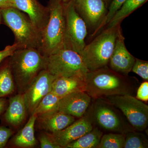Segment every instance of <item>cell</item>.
I'll return each instance as SVG.
<instances>
[{"mask_svg": "<svg viewBox=\"0 0 148 148\" xmlns=\"http://www.w3.org/2000/svg\"><path fill=\"white\" fill-rule=\"evenodd\" d=\"M61 1H62L63 2L66 3L67 2L69 1H70V0H61Z\"/></svg>", "mask_w": 148, "mask_h": 148, "instance_id": "obj_36", "label": "cell"}, {"mask_svg": "<svg viewBox=\"0 0 148 148\" xmlns=\"http://www.w3.org/2000/svg\"><path fill=\"white\" fill-rule=\"evenodd\" d=\"M131 71L137 74L140 77L148 80V62L135 58V62Z\"/></svg>", "mask_w": 148, "mask_h": 148, "instance_id": "obj_27", "label": "cell"}, {"mask_svg": "<svg viewBox=\"0 0 148 148\" xmlns=\"http://www.w3.org/2000/svg\"><path fill=\"white\" fill-rule=\"evenodd\" d=\"M56 77L46 69L42 70L23 93L28 114H33L44 97L51 92L52 83Z\"/></svg>", "mask_w": 148, "mask_h": 148, "instance_id": "obj_10", "label": "cell"}, {"mask_svg": "<svg viewBox=\"0 0 148 148\" xmlns=\"http://www.w3.org/2000/svg\"><path fill=\"white\" fill-rule=\"evenodd\" d=\"M15 90V82L7 58L0 66V97L5 98Z\"/></svg>", "mask_w": 148, "mask_h": 148, "instance_id": "obj_20", "label": "cell"}, {"mask_svg": "<svg viewBox=\"0 0 148 148\" xmlns=\"http://www.w3.org/2000/svg\"><path fill=\"white\" fill-rule=\"evenodd\" d=\"M118 109L136 131H143L148 125V106L135 96L129 95L102 98Z\"/></svg>", "mask_w": 148, "mask_h": 148, "instance_id": "obj_8", "label": "cell"}, {"mask_svg": "<svg viewBox=\"0 0 148 148\" xmlns=\"http://www.w3.org/2000/svg\"><path fill=\"white\" fill-rule=\"evenodd\" d=\"M64 9L66 25L64 48L81 55L86 45L87 25L76 10L72 0L64 3Z\"/></svg>", "mask_w": 148, "mask_h": 148, "instance_id": "obj_9", "label": "cell"}, {"mask_svg": "<svg viewBox=\"0 0 148 148\" xmlns=\"http://www.w3.org/2000/svg\"><path fill=\"white\" fill-rule=\"evenodd\" d=\"M103 135V131L95 126L91 131L70 143L65 148H97Z\"/></svg>", "mask_w": 148, "mask_h": 148, "instance_id": "obj_21", "label": "cell"}, {"mask_svg": "<svg viewBox=\"0 0 148 148\" xmlns=\"http://www.w3.org/2000/svg\"><path fill=\"white\" fill-rule=\"evenodd\" d=\"M77 13L87 26L97 27L105 18L107 11L103 0H72Z\"/></svg>", "mask_w": 148, "mask_h": 148, "instance_id": "obj_12", "label": "cell"}, {"mask_svg": "<svg viewBox=\"0 0 148 148\" xmlns=\"http://www.w3.org/2000/svg\"><path fill=\"white\" fill-rule=\"evenodd\" d=\"M147 136L141 132L132 130L125 134L124 148H147Z\"/></svg>", "mask_w": 148, "mask_h": 148, "instance_id": "obj_25", "label": "cell"}, {"mask_svg": "<svg viewBox=\"0 0 148 148\" xmlns=\"http://www.w3.org/2000/svg\"><path fill=\"white\" fill-rule=\"evenodd\" d=\"M85 114L101 130L123 134L135 130L122 113L103 98L93 99Z\"/></svg>", "mask_w": 148, "mask_h": 148, "instance_id": "obj_5", "label": "cell"}, {"mask_svg": "<svg viewBox=\"0 0 148 148\" xmlns=\"http://www.w3.org/2000/svg\"><path fill=\"white\" fill-rule=\"evenodd\" d=\"M37 116L35 127L49 133L62 130L76 120L75 117L58 111H50Z\"/></svg>", "mask_w": 148, "mask_h": 148, "instance_id": "obj_16", "label": "cell"}, {"mask_svg": "<svg viewBox=\"0 0 148 148\" xmlns=\"http://www.w3.org/2000/svg\"><path fill=\"white\" fill-rule=\"evenodd\" d=\"M85 92L92 99L129 95L135 96L138 80L125 76L106 66L89 71L85 77Z\"/></svg>", "mask_w": 148, "mask_h": 148, "instance_id": "obj_1", "label": "cell"}, {"mask_svg": "<svg viewBox=\"0 0 148 148\" xmlns=\"http://www.w3.org/2000/svg\"><path fill=\"white\" fill-rule=\"evenodd\" d=\"M12 8V0H0V8Z\"/></svg>", "mask_w": 148, "mask_h": 148, "instance_id": "obj_33", "label": "cell"}, {"mask_svg": "<svg viewBox=\"0 0 148 148\" xmlns=\"http://www.w3.org/2000/svg\"><path fill=\"white\" fill-rule=\"evenodd\" d=\"M111 1H112V0H103L104 2L106 3V6H107V5L109 3H110V2Z\"/></svg>", "mask_w": 148, "mask_h": 148, "instance_id": "obj_34", "label": "cell"}, {"mask_svg": "<svg viewBox=\"0 0 148 148\" xmlns=\"http://www.w3.org/2000/svg\"><path fill=\"white\" fill-rule=\"evenodd\" d=\"M136 98L140 101H148V82L145 81L142 83L137 89Z\"/></svg>", "mask_w": 148, "mask_h": 148, "instance_id": "obj_30", "label": "cell"}, {"mask_svg": "<svg viewBox=\"0 0 148 148\" xmlns=\"http://www.w3.org/2000/svg\"><path fill=\"white\" fill-rule=\"evenodd\" d=\"M84 79L77 77H58L53 81L51 92L60 98L72 92L85 91Z\"/></svg>", "mask_w": 148, "mask_h": 148, "instance_id": "obj_19", "label": "cell"}, {"mask_svg": "<svg viewBox=\"0 0 148 148\" xmlns=\"http://www.w3.org/2000/svg\"><path fill=\"white\" fill-rule=\"evenodd\" d=\"M119 25L112 29H106L85 46L80 55L89 71L102 69L109 64Z\"/></svg>", "mask_w": 148, "mask_h": 148, "instance_id": "obj_6", "label": "cell"}, {"mask_svg": "<svg viewBox=\"0 0 148 148\" xmlns=\"http://www.w3.org/2000/svg\"><path fill=\"white\" fill-rule=\"evenodd\" d=\"M147 0H126L108 24L106 29L115 28L118 26L125 17L136 10Z\"/></svg>", "mask_w": 148, "mask_h": 148, "instance_id": "obj_22", "label": "cell"}, {"mask_svg": "<svg viewBox=\"0 0 148 148\" xmlns=\"http://www.w3.org/2000/svg\"><path fill=\"white\" fill-rule=\"evenodd\" d=\"M60 98L51 91L44 97L33 114L38 115L50 111H58Z\"/></svg>", "mask_w": 148, "mask_h": 148, "instance_id": "obj_23", "label": "cell"}, {"mask_svg": "<svg viewBox=\"0 0 148 148\" xmlns=\"http://www.w3.org/2000/svg\"><path fill=\"white\" fill-rule=\"evenodd\" d=\"M135 58L127 50L124 43V38L122 34L120 25L114 48L109 64L111 70L118 73L127 76L131 71Z\"/></svg>", "mask_w": 148, "mask_h": 148, "instance_id": "obj_11", "label": "cell"}, {"mask_svg": "<svg viewBox=\"0 0 148 148\" xmlns=\"http://www.w3.org/2000/svg\"><path fill=\"white\" fill-rule=\"evenodd\" d=\"M126 1V0H112L109 8L108 11L107 12V14L104 20L100 24V27H102L106 24H108L111 19L113 17L115 14L116 13L123 4Z\"/></svg>", "mask_w": 148, "mask_h": 148, "instance_id": "obj_26", "label": "cell"}, {"mask_svg": "<svg viewBox=\"0 0 148 148\" xmlns=\"http://www.w3.org/2000/svg\"><path fill=\"white\" fill-rule=\"evenodd\" d=\"M2 16L0 12V24H3Z\"/></svg>", "mask_w": 148, "mask_h": 148, "instance_id": "obj_35", "label": "cell"}, {"mask_svg": "<svg viewBox=\"0 0 148 148\" xmlns=\"http://www.w3.org/2000/svg\"><path fill=\"white\" fill-rule=\"evenodd\" d=\"M14 131L10 127L0 126V148H4L9 140L14 135Z\"/></svg>", "mask_w": 148, "mask_h": 148, "instance_id": "obj_29", "label": "cell"}, {"mask_svg": "<svg viewBox=\"0 0 148 148\" xmlns=\"http://www.w3.org/2000/svg\"><path fill=\"white\" fill-rule=\"evenodd\" d=\"M8 59L18 93L23 94L40 72L46 69L47 57L37 49H17Z\"/></svg>", "mask_w": 148, "mask_h": 148, "instance_id": "obj_2", "label": "cell"}, {"mask_svg": "<svg viewBox=\"0 0 148 148\" xmlns=\"http://www.w3.org/2000/svg\"><path fill=\"white\" fill-rule=\"evenodd\" d=\"M3 24L13 33L14 43L19 48L39 49L41 44L42 33L26 13L14 8H0Z\"/></svg>", "mask_w": 148, "mask_h": 148, "instance_id": "obj_3", "label": "cell"}, {"mask_svg": "<svg viewBox=\"0 0 148 148\" xmlns=\"http://www.w3.org/2000/svg\"><path fill=\"white\" fill-rule=\"evenodd\" d=\"M12 8L27 14L42 33L49 19L47 6L42 5L38 0H12Z\"/></svg>", "mask_w": 148, "mask_h": 148, "instance_id": "obj_17", "label": "cell"}, {"mask_svg": "<svg viewBox=\"0 0 148 148\" xmlns=\"http://www.w3.org/2000/svg\"><path fill=\"white\" fill-rule=\"evenodd\" d=\"M18 48V45L14 43L12 45L7 46L3 50L0 51V65Z\"/></svg>", "mask_w": 148, "mask_h": 148, "instance_id": "obj_31", "label": "cell"}, {"mask_svg": "<svg viewBox=\"0 0 148 148\" xmlns=\"http://www.w3.org/2000/svg\"><path fill=\"white\" fill-rule=\"evenodd\" d=\"M93 127L92 121L85 114L62 130L49 133L56 144L61 148H65L70 143L91 131Z\"/></svg>", "mask_w": 148, "mask_h": 148, "instance_id": "obj_13", "label": "cell"}, {"mask_svg": "<svg viewBox=\"0 0 148 148\" xmlns=\"http://www.w3.org/2000/svg\"><path fill=\"white\" fill-rule=\"evenodd\" d=\"M28 115L24 95L17 93L10 97L7 108L2 115V121L13 130L18 129L26 121Z\"/></svg>", "mask_w": 148, "mask_h": 148, "instance_id": "obj_14", "label": "cell"}, {"mask_svg": "<svg viewBox=\"0 0 148 148\" xmlns=\"http://www.w3.org/2000/svg\"><path fill=\"white\" fill-rule=\"evenodd\" d=\"M125 134L110 132L104 134L97 148H124Z\"/></svg>", "mask_w": 148, "mask_h": 148, "instance_id": "obj_24", "label": "cell"}, {"mask_svg": "<svg viewBox=\"0 0 148 148\" xmlns=\"http://www.w3.org/2000/svg\"><path fill=\"white\" fill-rule=\"evenodd\" d=\"M91 101L84 91L72 92L60 98L58 111L79 119L86 112Z\"/></svg>", "mask_w": 148, "mask_h": 148, "instance_id": "obj_15", "label": "cell"}, {"mask_svg": "<svg viewBox=\"0 0 148 148\" xmlns=\"http://www.w3.org/2000/svg\"><path fill=\"white\" fill-rule=\"evenodd\" d=\"M8 104V100L5 97H0V117L6 110Z\"/></svg>", "mask_w": 148, "mask_h": 148, "instance_id": "obj_32", "label": "cell"}, {"mask_svg": "<svg viewBox=\"0 0 148 148\" xmlns=\"http://www.w3.org/2000/svg\"><path fill=\"white\" fill-rule=\"evenodd\" d=\"M41 148H61L56 144L51 138L49 132L42 131L38 138Z\"/></svg>", "mask_w": 148, "mask_h": 148, "instance_id": "obj_28", "label": "cell"}, {"mask_svg": "<svg viewBox=\"0 0 148 148\" xmlns=\"http://www.w3.org/2000/svg\"><path fill=\"white\" fill-rule=\"evenodd\" d=\"M46 70L54 76L84 79L89 71L79 53L63 48L47 57Z\"/></svg>", "mask_w": 148, "mask_h": 148, "instance_id": "obj_7", "label": "cell"}, {"mask_svg": "<svg viewBox=\"0 0 148 148\" xmlns=\"http://www.w3.org/2000/svg\"><path fill=\"white\" fill-rule=\"evenodd\" d=\"M49 17L42 32L40 53L48 56L64 48L65 33L64 2L61 0H50L47 5Z\"/></svg>", "mask_w": 148, "mask_h": 148, "instance_id": "obj_4", "label": "cell"}, {"mask_svg": "<svg viewBox=\"0 0 148 148\" xmlns=\"http://www.w3.org/2000/svg\"><path fill=\"white\" fill-rule=\"evenodd\" d=\"M37 115L33 114L30 116L27 123L15 135L12 136L9 145L14 147L32 148L38 145L35 136V125Z\"/></svg>", "mask_w": 148, "mask_h": 148, "instance_id": "obj_18", "label": "cell"}]
</instances>
